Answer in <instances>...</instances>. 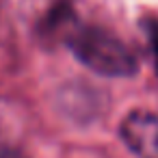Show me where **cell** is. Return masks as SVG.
Wrapping results in <instances>:
<instances>
[{
    "label": "cell",
    "instance_id": "cell-1",
    "mask_svg": "<svg viewBox=\"0 0 158 158\" xmlns=\"http://www.w3.org/2000/svg\"><path fill=\"white\" fill-rule=\"evenodd\" d=\"M72 54L91 72L110 76V78H126L136 74L139 63L132 50L115 35L104 28L80 24L65 44Z\"/></svg>",
    "mask_w": 158,
    "mask_h": 158
},
{
    "label": "cell",
    "instance_id": "cell-2",
    "mask_svg": "<svg viewBox=\"0 0 158 158\" xmlns=\"http://www.w3.org/2000/svg\"><path fill=\"white\" fill-rule=\"evenodd\" d=\"M20 11L33 39L46 48L67 44L80 26L74 0H22Z\"/></svg>",
    "mask_w": 158,
    "mask_h": 158
},
{
    "label": "cell",
    "instance_id": "cell-4",
    "mask_svg": "<svg viewBox=\"0 0 158 158\" xmlns=\"http://www.w3.org/2000/svg\"><path fill=\"white\" fill-rule=\"evenodd\" d=\"M22 110L11 100H0V154L18 149L22 136Z\"/></svg>",
    "mask_w": 158,
    "mask_h": 158
},
{
    "label": "cell",
    "instance_id": "cell-3",
    "mask_svg": "<svg viewBox=\"0 0 158 158\" xmlns=\"http://www.w3.org/2000/svg\"><path fill=\"white\" fill-rule=\"evenodd\" d=\"M128 149L139 158H158V117L145 110L130 113L119 128Z\"/></svg>",
    "mask_w": 158,
    "mask_h": 158
}]
</instances>
